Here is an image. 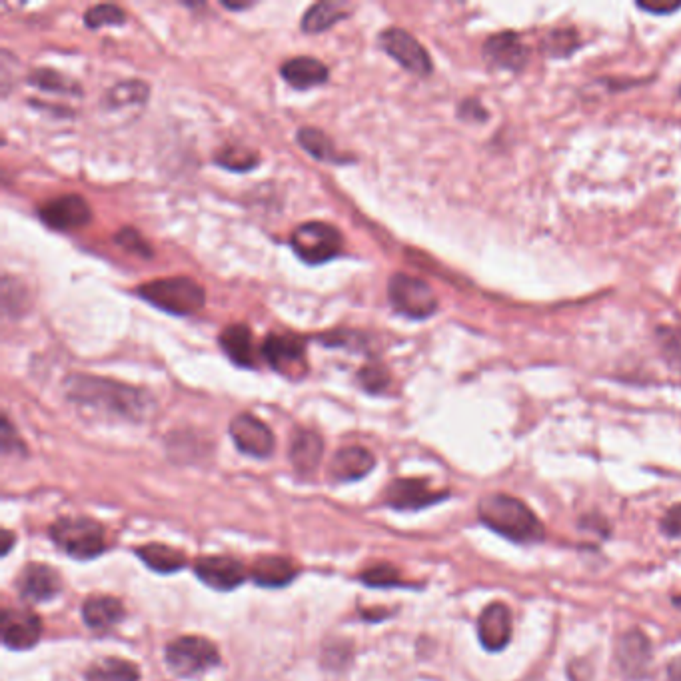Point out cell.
<instances>
[{
	"label": "cell",
	"instance_id": "7c38bea8",
	"mask_svg": "<svg viewBox=\"0 0 681 681\" xmlns=\"http://www.w3.org/2000/svg\"><path fill=\"white\" fill-rule=\"evenodd\" d=\"M0 636L8 650H30L40 642L42 622L30 610H4L0 618Z\"/></svg>",
	"mask_w": 681,
	"mask_h": 681
},
{
	"label": "cell",
	"instance_id": "5bb4252c",
	"mask_svg": "<svg viewBox=\"0 0 681 681\" xmlns=\"http://www.w3.org/2000/svg\"><path fill=\"white\" fill-rule=\"evenodd\" d=\"M196 576L218 592H230L246 580V568L230 556H206L194 564Z\"/></svg>",
	"mask_w": 681,
	"mask_h": 681
},
{
	"label": "cell",
	"instance_id": "d4e9b609",
	"mask_svg": "<svg viewBox=\"0 0 681 681\" xmlns=\"http://www.w3.org/2000/svg\"><path fill=\"white\" fill-rule=\"evenodd\" d=\"M298 144L316 160L320 162H332V164H348L352 162L350 156L340 154L334 146V142L330 140V136L318 128L312 126H302L296 134Z\"/></svg>",
	"mask_w": 681,
	"mask_h": 681
},
{
	"label": "cell",
	"instance_id": "7a4b0ae2",
	"mask_svg": "<svg viewBox=\"0 0 681 681\" xmlns=\"http://www.w3.org/2000/svg\"><path fill=\"white\" fill-rule=\"evenodd\" d=\"M480 520L496 534L518 542L534 544L544 540V526L538 516L518 498L508 494H492L478 506Z\"/></svg>",
	"mask_w": 681,
	"mask_h": 681
},
{
	"label": "cell",
	"instance_id": "b9f144b4",
	"mask_svg": "<svg viewBox=\"0 0 681 681\" xmlns=\"http://www.w3.org/2000/svg\"><path fill=\"white\" fill-rule=\"evenodd\" d=\"M664 350L666 352H674V356L678 358L676 366H680L678 370H681V334L674 332L672 336H666L664 338Z\"/></svg>",
	"mask_w": 681,
	"mask_h": 681
},
{
	"label": "cell",
	"instance_id": "e575fe53",
	"mask_svg": "<svg viewBox=\"0 0 681 681\" xmlns=\"http://www.w3.org/2000/svg\"><path fill=\"white\" fill-rule=\"evenodd\" d=\"M358 382L368 394H382L390 384V376L382 366H364L358 372Z\"/></svg>",
	"mask_w": 681,
	"mask_h": 681
},
{
	"label": "cell",
	"instance_id": "f6af8a7d",
	"mask_svg": "<svg viewBox=\"0 0 681 681\" xmlns=\"http://www.w3.org/2000/svg\"><path fill=\"white\" fill-rule=\"evenodd\" d=\"M222 6L224 8H228V10H234V12H238V10H246V8H250L252 6V2H248V4H232V2H222Z\"/></svg>",
	"mask_w": 681,
	"mask_h": 681
},
{
	"label": "cell",
	"instance_id": "7bdbcfd3",
	"mask_svg": "<svg viewBox=\"0 0 681 681\" xmlns=\"http://www.w3.org/2000/svg\"><path fill=\"white\" fill-rule=\"evenodd\" d=\"M668 678H670V681H681V658H676V660L670 662Z\"/></svg>",
	"mask_w": 681,
	"mask_h": 681
},
{
	"label": "cell",
	"instance_id": "8d00e7d4",
	"mask_svg": "<svg viewBox=\"0 0 681 681\" xmlns=\"http://www.w3.org/2000/svg\"><path fill=\"white\" fill-rule=\"evenodd\" d=\"M364 340L362 334L358 332H350V330H336V332H328L318 336V342H322L328 348H360V342Z\"/></svg>",
	"mask_w": 681,
	"mask_h": 681
},
{
	"label": "cell",
	"instance_id": "d6986e66",
	"mask_svg": "<svg viewBox=\"0 0 681 681\" xmlns=\"http://www.w3.org/2000/svg\"><path fill=\"white\" fill-rule=\"evenodd\" d=\"M376 466V458L362 446H346L338 450L330 462V478L336 482H358Z\"/></svg>",
	"mask_w": 681,
	"mask_h": 681
},
{
	"label": "cell",
	"instance_id": "ffe728a7",
	"mask_svg": "<svg viewBox=\"0 0 681 681\" xmlns=\"http://www.w3.org/2000/svg\"><path fill=\"white\" fill-rule=\"evenodd\" d=\"M82 620L92 632L106 634L124 620V606L110 596H92L82 604Z\"/></svg>",
	"mask_w": 681,
	"mask_h": 681
},
{
	"label": "cell",
	"instance_id": "4fadbf2b",
	"mask_svg": "<svg viewBox=\"0 0 681 681\" xmlns=\"http://www.w3.org/2000/svg\"><path fill=\"white\" fill-rule=\"evenodd\" d=\"M448 496V492H434L426 480L416 478L394 480L386 490V502L394 510H422Z\"/></svg>",
	"mask_w": 681,
	"mask_h": 681
},
{
	"label": "cell",
	"instance_id": "ee69618b",
	"mask_svg": "<svg viewBox=\"0 0 681 681\" xmlns=\"http://www.w3.org/2000/svg\"><path fill=\"white\" fill-rule=\"evenodd\" d=\"M12 542H14V536H12L10 532H6V530H4V532H2V548H0L4 556L10 552V546H12Z\"/></svg>",
	"mask_w": 681,
	"mask_h": 681
},
{
	"label": "cell",
	"instance_id": "3957f363",
	"mask_svg": "<svg viewBox=\"0 0 681 681\" xmlns=\"http://www.w3.org/2000/svg\"><path fill=\"white\" fill-rule=\"evenodd\" d=\"M136 296L174 316H192L202 310L206 302L204 288L188 276L150 280L136 288Z\"/></svg>",
	"mask_w": 681,
	"mask_h": 681
},
{
	"label": "cell",
	"instance_id": "836d02e7",
	"mask_svg": "<svg viewBox=\"0 0 681 681\" xmlns=\"http://www.w3.org/2000/svg\"><path fill=\"white\" fill-rule=\"evenodd\" d=\"M114 242L124 248L126 252L134 254V256H140V258H150L152 256V248L148 246V242L138 234V230L134 228H122L116 236H114Z\"/></svg>",
	"mask_w": 681,
	"mask_h": 681
},
{
	"label": "cell",
	"instance_id": "f1b7e54d",
	"mask_svg": "<svg viewBox=\"0 0 681 681\" xmlns=\"http://www.w3.org/2000/svg\"><path fill=\"white\" fill-rule=\"evenodd\" d=\"M86 681H140V672L126 660L106 658L88 668Z\"/></svg>",
	"mask_w": 681,
	"mask_h": 681
},
{
	"label": "cell",
	"instance_id": "6da1fadb",
	"mask_svg": "<svg viewBox=\"0 0 681 681\" xmlns=\"http://www.w3.org/2000/svg\"><path fill=\"white\" fill-rule=\"evenodd\" d=\"M64 396L104 420L142 424L156 412V398L148 390L92 374H70L64 380Z\"/></svg>",
	"mask_w": 681,
	"mask_h": 681
},
{
	"label": "cell",
	"instance_id": "ba28073f",
	"mask_svg": "<svg viewBox=\"0 0 681 681\" xmlns=\"http://www.w3.org/2000/svg\"><path fill=\"white\" fill-rule=\"evenodd\" d=\"M262 356L272 370L294 382L302 380L308 372L306 344L294 334H268L262 342Z\"/></svg>",
	"mask_w": 681,
	"mask_h": 681
},
{
	"label": "cell",
	"instance_id": "ab89813d",
	"mask_svg": "<svg viewBox=\"0 0 681 681\" xmlns=\"http://www.w3.org/2000/svg\"><path fill=\"white\" fill-rule=\"evenodd\" d=\"M16 450H24L22 442L18 440V434L14 432V428L10 426V420L4 416L2 418V452L10 454Z\"/></svg>",
	"mask_w": 681,
	"mask_h": 681
},
{
	"label": "cell",
	"instance_id": "f35d334b",
	"mask_svg": "<svg viewBox=\"0 0 681 681\" xmlns=\"http://www.w3.org/2000/svg\"><path fill=\"white\" fill-rule=\"evenodd\" d=\"M662 530L670 538H681V504L668 510L662 520Z\"/></svg>",
	"mask_w": 681,
	"mask_h": 681
},
{
	"label": "cell",
	"instance_id": "e0dca14e",
	"mask_svg": "<svg viewBox=\"0 0 681 681\" xmlns=\"http://www.w3.org/2000/svg\"><path fill=\"white\" fill-rule=\"evenodd\" d=\"M478 638L488 652H502L512 640V614L508 606L490 604L478 620Z\"/></svg>",
	"mask_w": 681,
	"mask_h": 681
},
{
	"label": "cell",
	"instance_id": "cb8c5ba5",
	"mask_svg": "<svg viewBox=\"0 0 681 681\" xmlns=\"http://www.w3.org/2000/svg\"><path fill=\"white\" fill-rule=\"evenodd\" d=\"M298 576V568L280 556H264L252 568V580L262 588L288 586Z\"/></svg>",
	"mask_w": 681,
	"mask_h": 681
},
{
	"label": "cell",
	"instance_id": "9a60e30c",
	"mask_svg": "<svg viewBox=\"0 0 681 681\" xmlns=\"http://www.w3.org/2000/svg\"><path fill=\"white\" fill-rule=\"evenodd\" d=\"M22 600L46 602L60 594L62 580L58 572L46 564H28L14 582Z\"/></svg>",
	"mask_w": 681,
	"mask_h": 681
},
{
	"label": "cell",
	"instance_id": "74e56055",
	"mask_svg": "<svg viewBox=\"0 0 681 681\" xmlns=\"http://www.w3.org/2000/svg\"><path fill=\"white\" fill-rule=\"evenodd\" d=\"M458 116L464 118V120H474V122H478V120H486V118H488V112H486V108H484L476 98H468V100H464V102L460 104Z\"/></svg>",
	"mask_w": 681,
	"mask_h": 681
},
{
	"label": "cell",
	"instance_id": "83f0119b",
	"mask_svg": "<svg viewBox=\"0 0 681 681\" xmlns=\"http://www.w3.org/2000/svg\"><path fill=\"white\" fill-rule=\"evenodd\" d=\"M136 556L154 572L174 574L186 566V556L164 544H146L136 550Z\"/></svg>",
	"mask_w": 681,
	"mask_h": 681
},
{
	"label": "cell",
	"instance_id": "52a82bcc",
	"mask_svg": "<svg viewBox=\"0 0 681 681\" xmlns=\"http://www.w3.org/2000/svg\"><path fill=\"white\" fill-rule=\"evenodd\" d=\"M166 664L172 674L180 678H196L220 664L216 646L198 636H184L166 646Z\"/></svg>",
	"mask_w": 681,
	"mask_h": 681
},
{
	"label": "cell",
	"instance_id": "f546056e",
	"mask_svg": "<svg viewBox=\"0 0 681 681\" xmlns=\"http://www.w3.org/2000/svg\"><path fill=\"white\" fill-rule=\"evenodd\" d=\"M28 84L42 92H52V94H74V96L82 94V88L74 80L66 78L64 74L52 68H36L28 76Z\"/></svg>",
	"mask_w": 681,
	"mask_h": 681
},
{
	"label": "cell",
	"instance_id": "5b68a950",
	"mask_svg": "<svg viewBox=\"0 0 681 681\" xmlns=\"http://www.w3.org/2000/svg\"><path fill=\"white\" fill-rule=\"evenodd\" d=\"M294 254L306 264H324L334 260L344 246L342 232L326 222H304L294 228L290 236Z\"/></svg>",
	"mask_w": 681,
	"mask_h": 681
},
{
	"label": "cell",
	"instance_id": "2e32d148",
	"mask_svg": "<svg viewBox=\"0 0 681 681\" xmlns=\"http://www.w3.org/2000/svg\"><path fill=\"white\" fill-rule=\"evenodd\" d=\"M484 58L490 66L500 70L516 72L524 68L528 60V48L514 32H500L486 40L484 44Z\"/></svg>",
	"mask_w": 681,
	"mask_h": 681
},
{
	"label": "cell",
	"instance_id": "d6a6232c",
	"mask_svg": "<svg viewBox=\"0 0 681 681\" xmlns=\"http://www.w3.org/2000/svg\"><path fill=\"white\" fill-rule=\"evenodd\" d=\"M550 56H568L578 48V36L574 30H554L544 42Z\"/></svg>",
	"mask_w": 681,
	"mask_h": 681
},
{
	"label": "cell",
	"instance_id": "4dcf8cb0",
	"mask_svg": "<svg viewBox=\"0 0 681 681\" xmlns=\"http://www.w3.org/2000/svg\"><path fill=\"white\" fill-rule=\"evenodd\" d=\"M214 162L232 172H248L258 164V156L244 146H224Z\"/></svg>",
	"mask_w": 681,
	"mask_h": 681
},
{
	"label": "cell",
	"instance_id": "1f68e13d",
	"mask_svg": "<svg viewBox=\"0 0 681 681\" xmlns=\"http://www.w3.org/2000/svg\"><path fill=\"white\" fill-rule=\"evenodd\" d=\"M84 24L92 30L102 26H122L126 24V12L116 4H96L84 12Z\"/></svg>",
	"mask_w": 681,
	"mask_h": 681
},
{
	"label": "cell",
	"instance_id": "603a6c76",
	"mask_svg": "<svg viewBox=\"0 0 681 681\" xmlns=\"http://www.w3.org/2000/svg\"><path fill=\"white\" fill-rule=\"evenodd\" d=\"M220 346L226 356L240 368H254V338L246 324H232L222 330Z\"/></svg>",
	"mask_w": 681,
	"mask_h": 681
},
{
	"label": "cell",
	"instance_id": "484cf974",
	"mask_svg": "<svg viewBox=\"0 0 681 681\" xmlns=\"http://www.w3.org/2000/svg\"><path fill=\"white\" fill-rule=\"evenodd\" d=\"M344 18H348V10L344 8V4L324 0V2L312 4L304 12L300 28L306 34H318V32H324V30L332 28L336 22H340Z\"/></svg>",
	"mask_w": 681,
	"mask_h": 681
},
{
	"label": "cell",
	"instance_id": "30bf717a",
	"mask_svg": "<svg viewBox=\"0 0 681 681\" xmlns=\"http://www.w3.org/2000/svg\"><path fill=\"white\" fill-rule=\"evenodd\" d=\"M230 438L242 454L252 458H268L276 446L272 430L252 414H238L232 418Z\"/></svg>",
	"mask_w": 681,
	"mask_h": 681
},
{
	"label": "cell",
	"instance_id": "44dd1931",
	"mask_svg": "<svg viewBox=\"0 0 681 681\" xmlns=\"http://www.w3.org/2000/svg\"><path fill=\"white\" fill-rule=\"evenodd\" d=\"M280 74L290 86L306 90L324 84L330 76V70L322 60L314 56H296L280 66Z\"/></svg>",
	"mask_w": 681,
	"mask_h": 681
},
{
	"label": "cell",
	"instance_id": "d590c367",
	"mask_svg": "<svg viewBox=\"0 0 681 681\" xmlns=\"http://www.w3.org/2000/svg\"><path fill=\"white\" fill-rule=\"evenodd\" d=\"M362 582L372 588H388V586H398L400 576L394 566H376V568H368L362 574Z\"/></svg>",
	"mask_w": 681,
	"mask_h": 681
},
{
	"label": "cell",
	"instance_id": "ac0fdd59",
	"mask_svg": "<svg viewBox=\"0 0 681 681\" xmlns=\"http://www.w3.org/2000/svg\"><path fill=\"white\" fill-rule=\"evenodd\" d=\"M616 658L624 674L632 680H642L648 674L652 662V646L650 640L640 632L632 630L620 638Z\"/></svg>",
	"mask_w": 681,
	"mask_h": 681
},
{
	"label": "cell",
	"instance_id": "8992f818",
	"mask_svg": "<svg viewBox=\"0 0 681 681\" xmlns=\"http://www.w3.org/2000/svg\"><path fill=\"white\" fill-rule=\"evenodd\" d=\"M388 298L392 308L410 320H426L438 310V300L430 284L404 272H396L390 278Z\"/></svg>",
	"mask_w": 681,
	"mask_h": 681
},
{
	"label": "cell",
	"instance_id": "60d3db41",
	"mask_svg": "<svg viewBox=\"0 0 681 681\" xmlns=\"http://www.w3.org/2000/svg\"><path fill=\"white\" fill-rule=\"evenodd\" d=\"M638 6H640L642 10H648V12H654V14H668V12L678 10L681 6V2H660V4H654V2H638Z\"/></svg>",
	"mask_w": 681,
	"mask_h": 681
},
{
	"label": "cell",
	"instance_id": "7402d4cb",
	"mask_svg": "<svg viewBox=\"0 0 681 681\" xmlns=\"http://www.w3.org/2000/svg\"><path fill=\"white\" fill-rule=\"evenodd\" d=\"M324 454L322 438L312 430H296L290 442V462L300 474L316 472Z\"/></svg>",
	"mask_w": 681,
	"mask_h": 681
},
{
	"label": "cell",
	"instance_id": "4316f807",
	"mask_svg": "<svg viewBox=\"0 0 681 681\" xmlns=\"http://www.w3.org/2000/svg\"><path fill=\"white\" fill-rule=\"evenodd\" d=\"M148 84L142 80H124L114 84L102 98V108L106 110H122L130 106H142L148 100Z\"/></svg>",
	"mask_w": 681,
	"mask_h": 681
},
{
	"label": "cell",
	"instance_id": "9c48e42d",
	"mask_svg": "<svg viewBox=\"0 0 681 681\" xmlns=\"http://www.w3.org/2000/svg\"><path fill=\"white\" fill-rule=\"evenodd\" d=\"M380 46L402 68L416 76H428L432 72V58L426 48L404 28H386L380 32Z\"/></svg>",
	"mask_w": 681,
	"mask_h": 681
},
{
	"label": "cell",
	"instance_id": "8fae6325",
	"mask_svg": "<svg viewBox=\"0 0 681 681\" xmlns=\"http://www.w3.org/2000/svg\"><path fill=\"white\" fill-rule=\"evenodd\" d=\"M40 220L54 230H76L92 220L88 202L78 194H64L44 202L38 208Z\"/></svg>",
	"mask_w": 681,
	"mask_h": 681
},
{
	"label": "cell",
	"instance_id": "277c9868",
	"mask_svg": "<svg viewBox=\"0 0 681 681\" xmlns=\"http://www.w3.org/2000/svg\"><path fill=\"white\" fill-rule=\"evenodd\" d=\"M50 540L74 560H92L104 552V530L90 518H60L50 526Z\"/></svg>",
	"mask_w": 681,
	"mask_h": 681
}]
</instances>
